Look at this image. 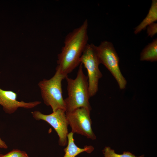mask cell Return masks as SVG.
I'll use <instances>...</instances> for the list:
<instances>
[{
  "label": "cell",
  "instance_id": "ba28073f",
  "mask_svg": "<svg viewBox=\"0 0 157 157\" xmlns=\"http://www.w3.org/2000/svg\"><path fill=\"white\" fill-rule=\"evenodd\" d=\"M17 94L11 90H6L0 88V105L5 113L11 114L19 108L31 109L40 104L41 102L35 101L26 102L17 100Z\"/></svg>",
  "mask_w": 157,
  "mask_h": 157
},
{
  "label": "cell",
  "instance_id": "9c48e42d",
  "mask_svg": "<svg viewBox=\"0 0 157 157\" xmlns=\"http://www.w3.org/2000/svg\"><path fill=\"white\" fill-rule=\"evenodd\" d=\"M73 134L71 132L67 135L68 142L67 147L64 149L65 154L63 157H75L83 152L90 154L92 152L94 148L92 146L86 145L83 148L78 147L74 142Z\"/></svg>",
  "mask_w": 157,
  "mask_h": 157
},
{
  "label": "cell",
  "instance_id": "52a82bcc",
  "mask_svg": "<svg viewBox=\"0 0 157 157\" xmlns=\"http://www.w3.org/2000/svg\"><path fill=\"white\" fill-rule=\"evenodd\" d=\"M90 111L85 108L81 107L70 112H66V115L69 125L72 129L71 132L94 140L96 136L92 128Z\"/></svg>",
  "mask_w": 157,
  "mask_h": 157
},
{
  "label": "cell",
  "instance_id": "7c38bea8",
  "mask_svg": "<svg viewBox=\"0 0 157 157\" xmlns=\"http://www.w3.org/2000/svg\"><path fill=\"white\" fill-rule=\"evenodd\" d=\"M104 157H144V155L137 156L130 152L124 151L121 154H118L115 152L114 150L109 147H106L103 150Z\"/></svg>",
  "mask_w": 157,
  "mask_h": 157
},
{
  "label": "cell",
  "instance_id": "9a60e30c",
  "mask_svg": "<svg viewBox=\"0 0 157 157\" xmlns=\"http://www.w3.org/2000/svg\"><path fill=\"white\" fill-rule=\"evenodd\" d=\"M8 148V146L6 143L0 138V148L7 149Z\"/></svg>",
  "mask_w": 157,
  "mask_h": 157
},
{
  "label": "cell",
  "instance_id": "7a4b0ae2",
  "mask_svg": "<svg viewBox=\"0 0 157 157\" xmlns=\"http://www.w3.org/2000/svg\"><path fill=\"white\" fill-rule=\"evenodd\" d=\"M65 78L68 92V97L64 99L66 112H70L81 107L91 111L88 78L84 73L82 64H80L75 78L73 79L67 76Z\"/></svg>",
  "mask_w": 157,
  "mask_h": 157
},
{
  "label": "cell",
  "instance_id": "277c9868",
  "mask_svg": "<svg viewBox=\"0 0 157 157\" xmlns=\"http://www.w3.org/2000/svg\"><path fill=\"white\" fill-rule=\"evenodd\" d=\"M95 49L101 64L110 71L121 90L126 88L127 81L122 75L119 66V58L111 42L104 41Z\"/></svg>",
  "mask_w": 157,
  "mask_h": 157
},
{
  "label": "cell",
  "instance_id": "6da1fadb",
  "mask_svg": "<svg viewBox=\"0 0 157 157\" xmlns=\"http://www.w3.org/2000/svg\"><path fill=\"white\" fill-rule=\"evenodd\" d=\"M88 27L86 19L65 38L64 46L58 56V65L56 68L65 76H67L80 64L81 57L88 44Z\"/></svg>",
  "mask_w": 157,
  "mask_h": 157
},
{
  "label": "cell",
  "instance_id": "30bf717a",
  "mask_svg": "<svg viewBox=\"0 0 157 157\" xmlns=\"http://www.w3.org/2000/svg\"><path fill=\"white\" fill-rule=\"evenodd\" d=\"M157 20V0H152L151 7L145 18L135 29L134 33L137 34L144 29L149 25Z\"/></svg>",
  "mask_w": 157,
  "mask_h": 157
},
{
  "label": "cell",
  "instance_id": "8fae6325",
  "mask_svg": "<svg viewBox=\"0 0 157 157\" xmlns=\"http://www.w3.org/2000/svg\"><path fill=\"white\" fill-rule=\"evenodd\" d=\"M140 60L151 62L157 60V39H154L151 43L146 46L140 55Z\"/></svg>",
  "mask_w": 157,
  "mask_h": 157
},
{
  "label": "cell",
  "instance_id": "8992f818",
  "mask_svg": "<svg viewBox=\"0 0 157 157\" xmlns=\"http://www.w3.org/2000/svg\"><path fill=\"white\" fill-rule=\"evenodd\" d=\"M31 114L35 120L44 121L53 128L59 137L58 144L60 146L64 147L67 145L69 124L65 110L58 109L48 115L44 114L39 111L35 110L32 112Z\"/></svg>",
  "mask_w": 157,
  "mask_h": 157
},
{
  "label": "cell",
  "instance_id": "5b68a950",
  "mask_svg": "<svg viewBox=\"0 0 157 157\" xmlns=\"http://www.w3.org/2000/svg\"><path fill=\"white\" fill-rule=\"evenodd\" d=\"M88 72L89 90L90 97L96 94L98 90L99 79L102 76L99 68L100 64L95 49V45L88 44L80 59Z\"/></svg>",
  "mask_w": 157,
  "mask_h": 157
},
{
  "label": "cell",
  "instance_id": "4fadbf2b",
  "mask_svg": "<svg viewBox=\"0 0 157 157\" xmlns=\"http://www.w3.org/2000/svg\"><path fill=\"white\" fill-rule=\"evenodd\" d=\"M0 157H29L25 151L18 149H13L7 153L0 154Z\"/></svg>",
  "mask_w": 157,
  "mask_h": 157
},
{
  "label": "cell",
  "instance_id": "2e32d148",
  "mask_svg": "<svg viewBox=\"0 0 157 157\" xmlns=\"http://www.w3.org/2000/svg\"></svg>",
  "mask_w": 157,
  "mask_h": 157
},
{
  "label": "cell",
  "instance_id": "5bb4252c",
  "mask_svg": "<svg viewBox=\"0 0 157 157\" xmlns=\"http://www.w3.org/2000/svg\"><path fill=\"white\" fill-rule=\"evenodd\" d=\"M147 33L148 36L152 37L157 33V24L153 23L147 26Z\"/></svg>",
  "mask_w": 157,
  "mask_h": 157
},
{
  "label": "cell",
  "instance_id": "3957f363",
  "mask_svg": "<svg viewBox=\"0 0 157 157\" xmlns=\"http://www.w3.org/2000/svg\"><path fill=\"white\" fill-rule=\"evenodd\" d=\"M53 76L49 79H44L38 83L42 97L45 104L51 107L53 112L58 109L66 111L64 99L63 96L62 82L67 76L56 68Z\"/></svg>",
  "mask_w": 157,
  "mask_h": 157
}]
</instances>
